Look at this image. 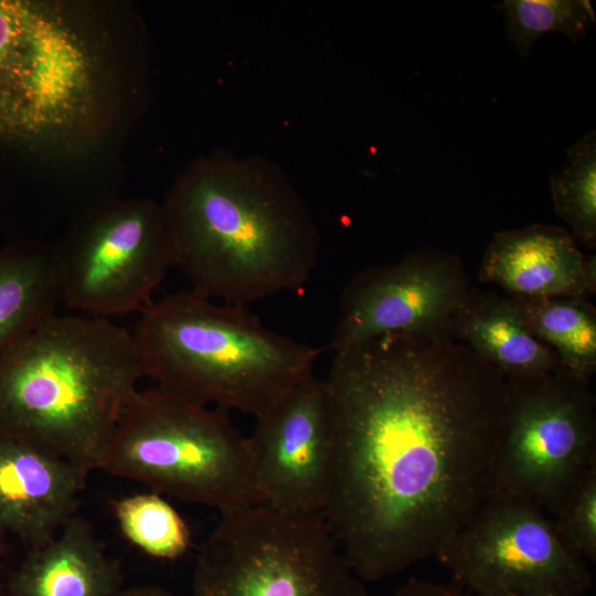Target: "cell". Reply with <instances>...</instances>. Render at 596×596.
I'll return each instance as SVG.
<instances>
[{
    "label": "cell",
    "instance_id": "12",
    "mask_svg": "<svg viewBox=\"0 0 596 596\" xmlns=\"http://www.w3.org/2000/svg\"><path fill=\"white\" fill-rule=\"evenodd\" d=\"M86 476L63 458L0 432V534L26 547L52 540L76 515Z\"/></svg>",
    "mask_w": 596,
    "mask_h": 596
},
{
    "label": "cell",
    "instance_id": "17",
    "mask_svg": "<svg viewBox=\"0 0 596 596\" xmlns=\"http://www.w3.org/2000/svg\"><path fill=\"white\" fill-rule=\"evenodd\" d=\"M510 298L529 330L562 365L589 382L596 371L595 307L582 297Z\"/></svg>",
    "mask_w": 596,
    "mask_h": 596
},
{
    "label": "cell",
    "instance_id": "22",
    "mask_svg": "<svg viewBox=\"0 0 596 596\" xmlns=\"http://www.w3.org/2000/svg\"><path fill=\"white\" fill-rule=\"evenodd\" d=\"M394 596H461L455 589L418 578L407 579Z\"/></svg>",
    "mask_w": 596,
    "mask_h": 596
},
{
    "label": "cell",
    "instance_id": "18",
    "mask_svg": "<svg viewBox=\"0 0 596 596\" xmlns=\"http://www.w3.org/2000/svg\"><path fill=\"white\" fill-rule=\"evenodd\" d=\"M119 530L137 549L159 560H177L191 545V532L177 509L163 496L143 492L113 503Z\"/></svg>",
    "mask_w": 596,
    "mask_h": 596
},
{
    "label": "cell",
    "instance_id": "11",
    "mask_svg": "<svg viewBox=\"0 0 596 596\" xmlns=\"http://www.w3.org/2000/svg\"><path fill=\"white\" fill-rule=\"evenodd\" d=\"M259 502L292 515H322L331 456L330 405L315 374L273 411L256 418L248 437Z\"/></svg>",
    "mask_w": 596,
    "mask_h": 596
},
{
    "label": "cell",
    "instance_id": "15",
    "mask_svg": "<svg viewBox=\"0 0 596 596\" xmlns=\"http://www.w3.org/2000/svg\"><path fill=\"white\" fill-rule=\"evenodd\" d=\"M450 332L508 382L541 379L563 366L529 330L507 295L471 288L453 317Z\"/></svg>",
    "mask_w": 596,
    "mask_h": 596
},
{
    "label": "cell",
    "instance_id": "24",
    "mask_svg": "<svg viewBox=\"0 0 596 596\" xmlns=\"http://www.w3.org/2000/svg\"><path fill=\"white\" fill-rule=\"evenodd\" d=\"M6 536L0 534V593L4 590L8 575L6 573Z\"/></svg>",
    "mask_w": 596,
    "mask_h": 596
},
{
    "label": "cell",
    "instance_id": "9",
    "mask_svg": "<svg viewBox=\"0 0 596 596\" xmlns=\"http://www.w3.org/2000/svg\"><path fill=\"white\" fill-rule=\"evenodd\" d=\"M55 252L62 302L105 319L140 312L175 266L163 210L147 202L94 214Z\"/></svg>",
    "mask_w": 596,
    "mask_h": 596
},
{
    "label": "cell",
    "instance_id": "6",
    "mask_svg": "<svg viewBox=\"0 0 596 596\" xmlns=\"http://www.w3.org/2000/svg\"><path fill=\"white\" fill-rule=\"evenodd\" d=\"M190 596H369L322 515L257 504L222 515L196 556Z\"/></svg>",
    "mask_w": 596,
    "mask_h": 596
},
{
    "label": "cell",
    "instance_id": "19",
    "mask_svg": "<svg viewBox=\"0 0 596 596\" xmlns=\"http://www.w3.org/2000/svg\"><path fill=\"white\" fill-rule=\"evenodd\" d=\"M566 163L551 177L554 211L571 235L588 248L596 246V134L579 138L566 152Z\"/></svg>",
    "mask_w": 596,
    "mask_h": 596
},
{
    "label": "cell",
    "instance_id": "3",
    "mask_svg": "<svg viewBox=\"0 0 596 596\" xmlns=\"http://www.w3.org/2000/svg\"><path fill=\"white\" fill-rule=\"evenodd\" d=\"M142 377L132 333L110 319L56 313L0 360V432L88 476Z\"/></svg>",
    "mask_w": 596,
    "mask_h": 596
},
{
    "label": "cell",
    "instance_id": "2",
    "mask_svg": "<svg viewBox=\"0 0 596 596\" xmlns=\"http://www.w3.org/2000/svg\"><path fill=\"white\" fill-rule=\"evenodd\" d=\"M191 291L246 306L300 292L319 259L316 221L289 177L260 156L221 155L162 209Z\"/></svg>",
    "mask_w": 596,
    "mask_h": 596
},
{
    "label": "cell",
    "instance_id": "25",
    "mask_svg": "<svg viewBox=\"0 0 596 596\" xmlns=\"http://www.w3.org/2000/svg\"><path fill=\"white\" fill-rule=\"evenodd\" d=\"M477 596H515V595L503 593V592H488V593L477 594Z\"/></svg>",
    "mask_w": 596,
    "mask_h": 596
},
{
    "label": "cell",
    "instance_id": "7",
    "mask_svg": "<svg viewBox=\"0 0 596 596\" xmlns=\"http://www.w3.org/2000/svg\"><path fill=\"white\" fill-rule=\"evenodd\" d=\"M596 466V402L589 382L564 366L541 379L508 382L491 494L529 499L554 513Z\"/></svg>",
    "mask_w": 596,
    "mask_h": 596
},
{
    "label": "cell",
    "instance_id": "23",
    "mask_svg": "<svg viewBox=\"0 0 596 596\" xmlns=\"http://www.w3.org/2000/svg\"><path fill=\"white\" fill-rule=\"evenodd\" d=\"M116 596H175L172 592L153 584L123 588Z\"/></svg>",
    "mask_w": 596,
    "mask_h": 596
},
{
    "label": "cell",
    "instance_id": "14",
    "mask_svg": "<svg viewBox=\"0 0 596 596\" xmlns=\"http://www.w3.org/2000/svg\"><path fill=\"white\" fill-rule=\"evenodd\" d=\"M120 564L93 525L74 515L47 543L29 549L8 575L6 596H116L124 587Z\"/></svg>",
    "mask_w": 596,
    "mask_h": 596
},
{
    "label": "cell",
    "instance_id": "5",
    "mask_svg": "<svg viewBox=\"0 0 596 596\" xmlns=\"http://www.w3.org/2000/svg\"><path fill=\"white\" fill-rule=\"evenodd\" d=\"M99 471L221 515L260 504L249 439L225 411L161 386L128 402Z\"/></svg>",
    "mask_w": 596,
    "mask_h": 596
},
{
    "label": "cell",
    "instance_id": "21",
    "mask_svg": "<svg viewBox=\"0 0 596 596\" xmlns=\"http://www.w3.org/2000/svg\"><path fill=\"white\" fill-rule=\"evenodd\" d=\"M554 529L564 546L584 562L596 561V466L568 490L553 513Z\"/></svg>",
    "mask_w": 596,
    "mask_h": 596
},
{
    "label": "cell",
    "instance_id": "13",
    "mask_svg": "<svg viewBox=\"0 0 596 596\" xmlns=\"http://www.w3.org/2000/svg\"><path fill=\"white\" fill-rule=\"evenodd\" d=\"M478 278L510 297L585 298L596 291V258L581 252L570 231L533 224L496 233L483 253Z\"/></svg>",
    "mask_w": 596,
    "mask_h": 596
},
{
    "label": "cell",
    "instance_id": "10",
    "mask_svg": "<svg viewBox=\"0 0 596 596\" xmlns=\"http://www.w3.org/2000/svg\"><path fill=\"white\" fill-rule=\"evenodd\" d=\"M470 290L460 257L432 247L365 269L342 290L329 349L337 352L386 333L450 331Z\"/></svg>",
    "mask_w": 596,
    "mask_h": 596
},
{
    "label": "cell",
    "instance_id": "8",
    "mask_svg": "<svg viewBox=\"0 0 596 596\" xmlns=\"http://www.w3.org/2000/svg\"><path fill=\"white\" fill-rule=\"evenodd\" d=\"M535 502L492 493L437 553L454 578L476 592L515 596H583L586 562L560 540Z\"/></svg>",
    "mask_w": 596,
    "mask_h": 596
},
{
    "label": "cell",
    "instance_id": "16",
    "mask_svg": "<svg viewBox=\"0 0 596 596\" xmlns=\"http://www.w3.org/2000/svg\"><path fill=\"white\" fill-rule=\"evenodd\" d=\"M62 304L56 252L13 248L0 253V360Z\"/></svg>",
    "mask_w": 596,
    "mask_h": 596
},
{
    "label": "cell",
    "instance_id": "20",
    "mask_svg": "<svg viewBox=\"0 0 596 596\" xmlns=\"http://www.w3.org/2000/svg\"><path fill=\"white\" fill-rule=\"evenodd\" d=\"M494 7L503 12L507 36L523 57L545 33L560 32L577 42L595 24L588 0H504Z\"/></svg>",
    "mask_w": 596,
    "mask_h": 596
},
{
    "label": "cell",
    "instance_id": "4",
    "mask_svg": "<svg viewBox=\"0 0 596 596\" xmlns=\"http://www.w3.org/2000/svg\"><path fill=\"white\" fill-rule=\"evenodd\" d=\"M132 336L143 375L158 386L255 418L312 376L321 353L268 329L244 306L192 291L151 300Z\"/></svg>",
    "mask_w": 596,
    "mask_h": 596
},
{
    "label": "cell",
    "instance_id": "1",
    "mask_svg": "<svg viewBox=\"0 0 596 596\" xmlns=\"http://www.w3.org/2000/svg\"><path fill=\"white\" fill-rule=\"evenodd\" d=\"M322 517L364 583L443 549L491 494L507 380L450 331L333 352Z\"/></svg>",
    "mask_w": 596,
    "mask_h": 596
}]
</instances>
